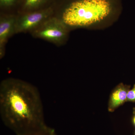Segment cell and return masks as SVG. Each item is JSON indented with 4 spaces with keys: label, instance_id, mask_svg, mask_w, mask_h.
I'll return each mask as SVG.
<instances>
[{
    "label": "cell",
    "instance_id": "6da1fadb",
    "mask_svg": "<svg viewBox=\"0 0 135 135\" xmlns=\"http://www.w3.org/2000/svg\"><path fill=\"white\" fill-rule=\"evenodd\" d=\"M0 115L4 124L16 135L46 126L40 92L28 82L8 78L0 84Z\"/></svg>",
    "mask_w": 135,
    "mask_h": 135
},
{
    "label": "cell",
    "instance_id": "7a4b0ae2",
    "mask_svg": "<svg viewBox=\"0 0 135 135\" xmlns=\"http://www.w3.org/2000/svg\"><path fill=\"white\" fill-rule=\"evenodd\" d=\"M53 16L70 31L78 28H104L116 21L120 0H54Z\"/></svg>",
    "mask_w": 135,
    "mask_h": 135
},
{
    "label": "cell",
    "instance_id": "3957f363",
    "mask_svg": "<svg viewBox=\"0 0 135 135\" xmlns=\"http://www.w3.org/2000/svg\"><path fill=\"white\" fill-rule=\"evenodd\" d=\"M70 30L60 19L53 16L30 33L35 38L42 39L57 46L67 42Z\"/></svg>",
    "mask_w": 135,
    "mask_h": 135
},
{
    "label": "cell",
    "instance_id": "277c9868",
    "mask_svg": "<svg viewBox=\"0 0 135 135\" xmlns=\"http://www.w3.org/2000/svg\"><path fill=\"white\" fill-rule=\"evenodd\" d=\"M53 15L52 5L34 11L17 14L15 34L30 33Z\"/></svg>",
    "mask_w": 135,
    "mask_h": 135
},
{
    "label": "cell",
    "instance_id": "5b68a950",
    "mask_svg": "<svg viewBox=\"0 0 135 135\" xmlns=\"http://www.w3.org/2000/svg\"><path fill=\"white\" fill-rule=\"evenodd\" d=\"M17 14L0 13V58L5 54V46L15 34Z\"/></svg>",
    "mask_w": 135,
    "mask_h": 135
},
{
    "label": "cell",
    "instance_id": "8992f818",
    "mask_svg": "<svg viewBox=\"0 0 135 135\" xmlns=\"http://www.w3.org/2000/svg\"><path fill=\"white\" fill-rule=\"evenodd\" d=\"M129 86L123 83L118 84L113 90L110 96L108 104L109 112H113L126 102Z\"/></svg>",
    "mask_w": 135,
    "mask_h": 135
},
{
    "label": "cell",
    "instance_id": "52a82bcc",
    "mask_svg": "<svg viewBox=\"0 0 135 135\" xmlns=\"http://www.w3.org/2000/svg\"><path fill=\"white\" fill-rule=\"evenodd\" d=\"M54 0H20L17 14L42 9L51 6Z\"/></svg>",
    "mask_w": 135,
    "mask_h": 135
},
{
    "label": "cell",
    "instance_id": "ba28073f",
    "mask_svg": "<svg viewBox=\"0 0 135 135\" xmlns=\"http://www.w3.org/2000/svg\"><path fill=\"white\" fill-rule=\"evenodd\" d=\"M20 0H0V13L17 14Z\"/></svg>",
    "mask_w": 135,
    "mask_h": 135
},
{
    "label": "cell",
    "instance_id": "9c48e42d",
    "mask_svg": "<svg viewBox=\"0 0 135 135\" xmlns=\"http://www.w3.org/2000/svg\"><path fill=\"white\" fill-rule=\"evenodd\" d=\"M22 135H57L55 129L46 125L32 132Z\"/></svg>",
    "mask_w": 135,
    "mask_h": 135
},
{
    "label": "cell",
    "instance_id": "30bf717a",
    "mask_svg": "<svg viewBox=\"0 0 135 135\" xmlns=\"http://www.w3.org/2000/svg\"><path fill=\"white\" fill-rule=\"evenodd\" d=\"M135 102V84L133 89L128 91L127 95L126 102Z\"/></svg>",
    "mask_w": 135,
    "mask_h": 135
},
{
    "label": "cell",
    "instance_id": "8fae6325",
    "mask_svg": "<svg viewBox=\"0 0 135 135\" xmlns=\"http://www.w3.org/2000/svg\"><path fill=\"white\" fill-rule=\"evenodd\" d=\"M134 115L133 118V123L134 126H135V109L134 111Z\"/></svg>",
    "mask_w": 135,
    "mask_h": 135
},
{
    "label": "cell",
    "instance_id": "7c38bea8",
    "mask_svg": "<svg viewBox=\"0 0 135 135\" xmlns=\"http://www.w3.org/2000/svg\"></svg>",
    "mask_w": 135,
    "mask_h": 135
}]
</instances>
